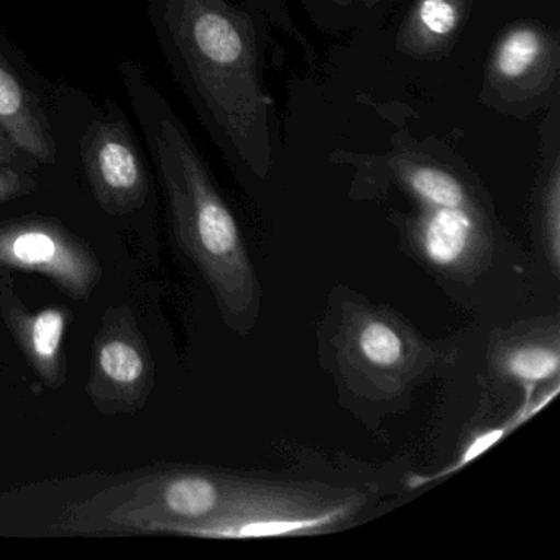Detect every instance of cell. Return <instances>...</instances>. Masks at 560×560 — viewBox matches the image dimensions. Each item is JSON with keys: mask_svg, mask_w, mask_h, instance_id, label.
<instances>
[{"mask_svg": "<svg viewBox=\"0 0 560 560\" xmlns=\"http://www.w3.org/2000/svg\"><path fill=\"white\" fill-rule=\"evenodd\" d=\"M332 4L340 5V8H347V5L362 4L363 8H375L382 0H330Z\"/></svg>", "mask_w": 560, "mask_h": 560, "instance_id": "d6986e66", "label": "cell"}, {"mask_svg": "<svg viewBox=\"0 0 560 560\" xmlns=\"http://www.w3.org/2000/svg\"><path fill=\"white\" fill-rule=\"evenodd\" d=\"M0 165L12 166V168L22 170V172H31L32 168L38 165L32 156L22 152L11 139L8 133L0 129Z\"/></svg>", "mask_w": 560, "mask_h": 560, "instance_id": "ac0fdd59", "label": "cell"}, {"mask_svg": "<svg viewBox=\"0 0 560 560\" xmlns=\"http://www.w3.org/2000/svg\"><path fill=\"white\" fill-rule=\"evenodd\" d=\"M337 373L369 401H399L412 386L448 362L411 324L385 307L343 301L334 334Z\"/></svg>", "mask_w": 560, "mask_h": 560, "instance_id": "3957f363", "label": "cell"}, {"mask_svg": "<svg viewBox=\"0 0 560 560\" xmlns=\"http://www.w3.org/2000/svg\"><path fill=\"white\" fill-rule=\"evenodd\" d=\"M0 316L38 378L51 389L63 388L68 380L63 340L71 311L63 306L28 310L11 271L0 270Z\"/></svg>", "mask_w": 560, "mask_h": 560, "instance_id": "30bf717a", "label": "cell"}, {"mask_svg": "<svg viewBox=\"0 0 560 560\" xmlns=\"http://www.w3.org/2000/svg\"><path fill=\"white\" fill-rule=\"evenodd\" d=\"M37 188L35 179L28 172L0 165V205L31 195Z\"/></svg>", "mask_w": 560, "mask_h": 560, "instance_id": "e0dca14e", "label": "cell"}, {"mask_svg": "<svg viewBox=\"0 0 560 560\" xmlns=\"http://www.w3.org/2000/svg\"><path fill=\"white\" fill-rule=\"evenodd\" d=\"M560 96V32L516 21L494 38L481 78L480 103L500 116L527 120Z\"/></svg>", "mask_w": 560, "mask_h": 560, "instance_id": "277c9868", "label": "cell"}, {"mask_svg": "<svg viewBox=\"0 0 560 560\" xmlns=\"http://www.w3.org/2000/svg\"><path fill=\"white\" fill-rule=\"evenodd\" d=\"M81 159L94 198L104 212L127 215L143 208L149 175L126 120L91 124L81 140Z\"/></svg>", "mask_w": 560, "mask_h": 560, "instance_id": "9c48e42d", "label": "cell"}, {"mask_svg": "<svg viewBox=\"0 0 560 560\" xmlns=\"http://www.w3.org/2000/svg\"><path fill=\"white\" fill-rule=\"evenodd\" d=\"M0 129L37 163L57 159L50 122L35 94L22 83L11 65L0 57Z\"/></svg>", "mask_w": 560, "mask_h": 560, "instance_id": "5bb4252c", "label": "cell"}, {"mask_svg": "<svg viewBox=\"0 0 560 560\" xmlns=\"http://www.w3.org/2000/svg\"><path fill=\"white\" fill-rule=\"evenodd\" d=\"M471 9L474 0H415L396 34V51L415 61L445 60L454 51Z\"/></svg>", "mask_w": 560, "mask_h": 560, "instance_id": "7c38bea8", "label": "cell"}, {"mask_svg": "<svg viewBox=\"0 0 560 560\" xmlns=\"http://www.w3.org/2000/svg\"><path fill=\"white\" fill-rule=\"evenodd\" d=\"M147 11L170 70L212 139L245 172L267 178L273 100L265 90L260 18L231 0H147Z\"/></svg>", "mask_w": 560, "mask_h": 560, "instance_id": "6da1fadb", "label": "cell"}, {"mask_svg": "<svg viewBox=\"0 0 560 560\" xmlns=\"http://www.w3.org/2000/svg\"><path fill=\"white\" fill-rule=\"evenodd\" d=\"M119 73L162 178L173 235L208 283L224 323L244 336L260 314L261 291L235 215L149 73L127 60Z\"/></svg>", "mask_w": 560, "mask_h": 560, "instance_id": "7a4b0ae2", "label": "cell"}, {"mask_svg": "<svg viewBox=\"0 0 560 560\" xmlns=\"http://www.w3.org/2000/svg\"><path fill=\"white\" fill-rule=\"evenodd\" d=\"M533 214L547 261L557 273L560 261V96L547 107L540 120Z\"/></svg>", "mask_w": 560, "mask_h": 560, "instance_id": "4fadbf2b", "label": "cell"}, {"mask_svg": "<svg viewBox=\"0 0 560 560\" xmlns=\"http://www.w3.org/2000/svg\"><path fill=\"white\" fill-rule=\"evenodd\" d=\"M523 422L524 419L521 418L520 412H517V415H514L513 418H511L510 422H504V424L488 429V431L478 432V434L475 435V438H471L470 442L465 445L464 451H462V454L458 455V458L454 464L448 465V467H445L442 471H438V474L428 475V477H412L411 480H409V488H419L422 487V485H429L432 483V481L441 480V478L451 477V475H454L455 471L462 470L465 465L470 464L475 457L483 454V452L488 451L491 445L497 444L501 438H504L508 432L513 431L514 428L523 424Z\"/></svg>", "mask_w": 560, "mask_h": 560, "instance_id": "9a60e30c", "label": "cell"}, {"mask_svg": "<svg viewBox=\"0 0 560 560\" xmlns=\"http://www.w3.org/2000/svg\"><path fill=\"white\" fill-rule=\"evenodd\" d=\"M491 366L498 376L533 389L549 382H559V324H534L504 332L493 340Z\"/></svg>", "mask_w": 560, "mask_h": 560, "instance_id": "8fae6325", "label": "cell"}, {"mask_svg": "<svg viewBox=\"0 0 560 560\" xmlns=\"http://www.w3.org/2000/svg\"><path fill=\"white\" fill-rule=\"evenodd\" d=\"M336 162L363 173H382L411 196L421 208L488 209V199L475 173L444 143L395 139L385 155H357L337 150Z\"/></svg>", "mask_w": 560, "mask_h": 560, "instance_id": "5b68a950", "label": "cell"}, {"mask_svg": "<svg viewBox=\"0 0 560 560\" xmlns=\"http://www.w3.org/2000/svg\"><path fill=\"white\" fill-rule=\"evenodd\" d=\"M0 270L44 275L73 300H88L103 278L96 254L84 242L42 219L0 225Z\"/></svg>", "mask_w": 560, "mask_h": 560, "instance_id": "52a82bcc", "label": "cell"}, {"mask_svg": "<svg viewBox=\"0 0 560 560\" xmlns=\"http://www.w3.org/2000/svg\"><path fill=\"white\" fill-rule=\"evenodd\" d=\"M245 8L258 15L265 25L277 28L281 34L287 35L291 42L300 45L301 50L306 55L307 60L313 61L316 57L311 42L304 37L303 32L298 28L288 11L287 0H244Z\"/></svg>", "mask_w": 560, "mask_h": 560, "instance_id": "2e32d148", "label": "cell"}, {"mask_svg": "<svg viewBox=\"0 0 560 560\" xmlns=\"http://www.w3.org/2000/svg\"><path fill=\"white\" fill-rule=\"evenodd\" d=\"M156 385L155 362L129 306L104 311L94 337L86 395L104 416L145 408Z\"/></svg>", "mask_w": 560, "mask_h": 560, "instance_id": "8992f818", "label": "cell"}, {"mask_svg": "<svg viewBox=\"0 0 560 560\" xmlns=\"http://www.w3.org/2000/svg\"><path fill=\"white\" fill-rule=\"evenodd\" d=\"M416 254L445 275H470L487 265L493 250L490 209L421 208L402 218Z\"/></svg>", "mask_w": 560, "mask_h": 560, "instance_id": "ba28073f", "label": "cell"}]
</instances>
